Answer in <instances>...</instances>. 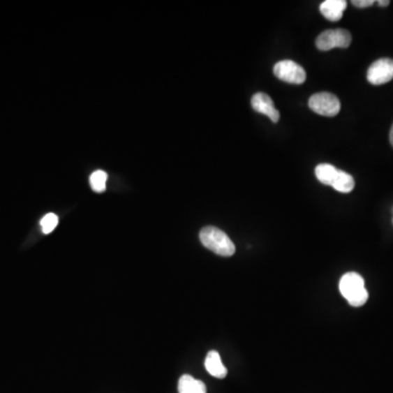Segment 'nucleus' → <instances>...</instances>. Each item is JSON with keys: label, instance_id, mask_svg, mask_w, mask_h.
Wrapping results in <instances>:
<instances>
[{"label": "nucleus", "instance_id": "obj_3", "mask_svg": "<svg viewBox=\"0 0 393 393\" xmlns=\"http://www.w3.org/2000/svg\"><path fill=\"white\" fill-rule=\"evenodd\" d=\"M309 105L315 113L326 117H334L341 110L339 98L329 92L316 93L309 98Z\"/></svg>", "mask_w": 393, "mask_h": 393}, {"label": "nucleus", "instance_id": "obj_12", "mask_svg": "<svg viewBox=\"0 0 393 393\" xmlns=\"http://www.w3.org/2000/svg\"><path fill=\"white\" fill-rule=\"evenodd\" d=\"M338 168H334L331 164L323 163L319 164L316 168L315 174L320 183L331 186L334 181V178H336V174H338Z\"/></svg>", "mask_w": 393, "mask_h": 393}, {"label": "nucleus", "instance_id": "obj_1", "mask_svg": "<svg viewBox=\"0 0 393 393\" xmlns=\"http://www.w3.org/2000/svg\"><path fill=\"white\" fill-rule=\"evenodd\" d=\"M200 241L202 245L222 257H230L235 253V245L230 241L228 234L214 226H207L200 232Z\"/></svg>", "mask_w": 393, "mask_h": 393}, {"label": "nucleus", "instance_id": "obj_14", "mask_svg": "<svg viewBox=\"0 0 393 393\" xmlns=\"http://www.w3.org/2000/svg\"><path fill=\"white\" fill-rule=\"evenodd\" d=\"M58 224V216L54 213H48L40 220V228L43 233L50 234L55 230Z\"/></svg>", "mask_w": 393, "mask_h": 393}, {"label": "nucleus", "instance_id": "obj_9", "mask_svg": "<svg viewBox=\"0 0 393 393\" xmlns=\"http://www.w3.org/2000/svg\"><path fill=\"white\" fill-rule=\"evenodd\" d=\"M207 371L216 378L223 379L228 375V369L222 363L220 354L216 351L209 352L207 355L206 362H205Z\"/></svg>", "mask_w": 393, "mask_h": 393}, {"label": "nucleus", "instance_id": "obj_17", "mask_svg": "<svg viewBox=\"0 0 393 393\" xmlns=\"http://www.w3.org/2000/svg\"><path fill=\"white\" fill-rule=\"evenodd\" d=\"M390 142L393 147V125L392 127H391V131H390Z\"/></svg>", "mask_w": 393, "mask_h": 393}, {"label": "nucleus", "instance_id": "obj_5", "mask_svg": "<svg viewBox=\"0 0 393 393\" xmlns=\"http://www.w3.org/2000/svg\"><path fill=\"white\" fill-rule=\"evenodd\" d=\"M273 73L276 78L292 84H302L305 82L307 75L304 68L293 61H282L276 64Z\"/></svg>", "mask_w": 393, "mask_h": 393}, {"label": "nucleus", "instance_id": "obj_10", "mask_svg": "<svg viewBox=\"0 0 393 393\" xmlns=\"http://www.w3.org/2000/svg\"><path fill=\"white\" fill-rule=\"evenodd\" d=\"M179 393H207L206 385L202 381L197 380L193 376L184 375L178 381Z\"/></svg>", "mask_w": 393, "mask_h": 393}, {"label": "nucleus", "instance_id": "obj_7", "mask_svg": "<svg viewBox=\"0 0 393 393\" xmlns=\"http://www.w3.org/2000/svg\"><path fill=\"white\" fill-rule=\"evenodd\" d=\"M251 106L255 112L268 116L273 123H278L280 121V113L273 104L272 98L266 93H255L251 98Z\"/></svg>", "mask_w": 393, "mask_h": 393}, {"label": "nucleus", "instance_id": "obj_11", "mask_svg": "<svg viewBox=\"0 0 393 393\" xmlns=\"http://www.w3.org/2000/svg\"><path fill=\"white\" fill-rule=\"evenodd\" d=\"M354 186H355V181H354L352 175L346 173L343 170H339L331 187L334 188L336 191H340V193H348L353 191Z\"/></svg>", "mask_w": 393, "mask_h": 393}, {"label": "nucleus", "instance_id": "obj_2", "mask_svg": "<svg viewBox=\"0 0 393 393\" xmlns=\"http://www.w3.org/2000/svg\"><path fill=\"white\" fill-rule=\"evenodd\" d=\"M340 292L350 305L361 307L369 299L364 279L355 272L346 273L340 281Z\"/></svg>", "mask_w": 393, "mask_h": 393}, {"label": "nucleus", "instance_id": "obj_16", "mask_svg": "<svg viewBox=\"0 0 393 393\" xmlns=\"http://www.w3.org/2000/svg\"><path fill=\"white\" fill-rule=\"evenodd\" d=\"M377 3H378L380 7H387V6L390 5V1H389V0H378Z\"/></svg>", "mask_w": 393, "mask_h": 393}, {"label": "nucleus", "instance_id": "obj_6", "mask_svg": "<svg viewBox=\"0 0 393 393\" xmlns=\"http://www.w3.org/2000/svg\"><path fill=\"white\" fill-rule=\"evenodd\" d=\"M393 79V59L380 58L371 64L367 71V80L373 85L385 84Z\"/></svg>", "mask_w": 393, "mask_h": 393}, {"label": "nucleus", "instance_id": "obj_4", "mask_svg": "<svg viewBox=\"0 0 393 393\" xmlns=\"http://www.w3.org/2000/svg\"><path fill=\"white\" fill-rule=\"evenodd\" d=\"M351 33L344 29L323 31L316 40V45L318 50L327 52L334 47L348 48L351 45Z\"/></svg>", "mask_w": 393, "mask_h": 393}, {"label": "nucleus", "instance_id": "obj_13", "mask_svg": "<svg viewBox=\"0 0 393 393\" xmlns=\"http://www.w3.org/2000/svg\"><path fill=\"white\" fill-rule=\"evenodd\" d=\"M106 181L107 174L104 170H96L90 177L91 187L96 193H103L106 189Z\"/></svg>", "mask_w": 393, "mask_h": 393}, {"label": "nucleus", "instance_id": "obj_8", "mask_svg": "<svg viewBox=\"0 0 393 393\" xmlns=\"http://www.w3.org/2000/svg\"><path fill=\"white\" fill-rule=\"evenodd\" d=\"M346 6V0H326L320 5V13L327 20L336 22L343 17Z\"/></svg>", "mask_w": 393, "mask_h": 393}, {"label": "nucleus", "instance_id": "obj_15", "mask_svg": "<svg viewBox=\"0 0 393 393\" xmlns=\"http://www.w3.org/2000/svg\"><path fill=\"white\" fill-rule=\"evenodd\" d=\"M373 3H375L373 0H352V5L357 8L371 7Z\"/></svg>", "mask_w": 393, "mask_h": 393}]
</instances>
